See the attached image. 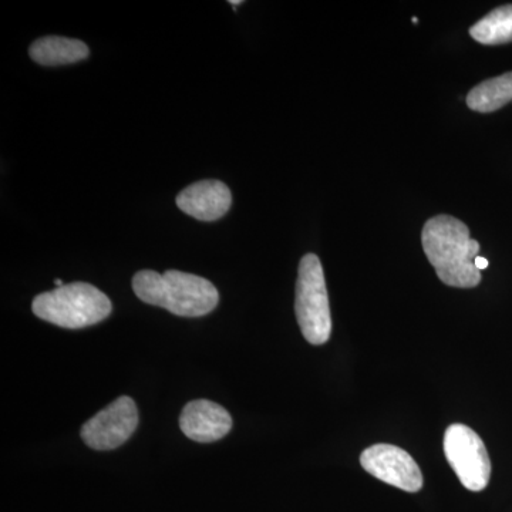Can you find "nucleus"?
I'll use <instances>...</instances> for the list:
<instances>
[{"instance_id": "1a4fd4ad", "label": "nucleus", "mask_w": 512, "mask_h": 512, "mask_svg": "<svg viewBox=\"0 0 512 512\" xmlns=\"http://www.w3.org/2000/svg\"><path fill=\"white\" fill-rule=\"evenodd\" d=\"M180 427L185 436L197 443H214L232 429L231 414L210 400H194L184 407Z\"/></svg>"}, {"instance_id": "423d86ee", "label": "nucleus", "mask_w": 512, "mask_h": 512, "mask_svg": "<svg viewBox=\"0 0 512 512\" xmlns=\"http://www.w3.org/2000/svg\"><path fill=\"white\" fill-rule=\"evenodd\" d=\"M138 410L131 397L121 396L86 421L82 439L93 450L107 451L123 446L136 431Z\"/></svg>"}, {"instance_id": "0eeeda50", "label": "nucleus", "mask_w": 512, "mask_h": 512, "mask_svg": "<svg viewBox=\"0 0 512 512\" xmlns=\"http://www.w3.org/2000/svg\"><path fill=\"white\" fill-rule=\"evenodd\" d=\"M360 464L377 480L407 493H417L423 488L420 467L403 448L392 444H375L363 451Z\"/></svg>"}, {"instance_id": "6e6552de", "label": "nucleus", "mask_w": 512, "mask_h": 512, "mask_svg": "<svg viewBox=\"0 0 512 512\" xmlns=\"http://www.w3.org/2000/svg\"><path fill=\"white\" fill-rule=\"evenodd\" d=\"M178 208L198 221L220 220L232 205L228 185L218 180L198 181L188 185L175 198Z\"/></svg>"}, {"instance_id": "39448f33", "label": "nucleus", "mask_w": 512, "mask_h": 512, "mask_svg": "<svg viewBox=\"0 0 512 512\" xmlns=\"http://www.w3.org/2000/svg\"><path fill=\"white\" fill-rule=\"evenodd\" d=\"M444 454L460 483L470 491H483L490 483L491 461L476 431L451 424L444 434Z\"/></svg>"}, {"instance_id": "f8f14e48", "label": "nucleus", "mask_w": 512, "mask_h": 512, "mask_svg": "<svg viewBox=\"0 0 512 512\" xmlns=\"http://www.w3.org/2000/svg\"><path fill=\"white\" fill-rule=\"evenodd\" d=\"M470 35L481 45L497 46L512 42V5L501 6L471 26Z\"/></svg>"}, {"instance_id": "f03ea898", "label": "nucleus", "mask_w": 512, "mask_h": 512, "mask_svg": "<svg viewBox=\"0 0 512 512\" xmlns=\"http://www.w3.org/2000/svg\"><path fill=\"white\" fill-rule=\"evenodd\" d=\"M133 289L147 305L160 306L183 318H200L217 308L220 293L208 279L187 272L140 271L134 275Z\"/></svg>"}, {"instance_id": "20e7f679", "label": "nucleus", "mask_w": 512, "mask_h": 512, "mask_svg": "<svg viewBox=\"0 0 512 512\" xmlns=\"http://www.w3.org/2000/svg\"><path fill=\"white\" fill-rule=\"evenodd\" d=\"M295 312L303 338L311 345H325L332 333L328 289L320 259L303 256L296 282Z\"/></svg>"}, {"instance_id": "ddd939ff", "label": "nucleus", "mask_w": 512, "mask_h": 512, "mask_svg": "<svg viewBox=\"0 0 512 512\" xmlns=\"http://www.w3.org/2000/svg\"><path fill=\"white\" fill-rule=\"evenodd\" d=\"M474 264H476L478 271H483V269L488 268V261L487 259L483 258V256H477Z\"/></svg>"}, {"instance_id": "9b49d317", "label": "nucleus", "mask_w": 512, "mask_h": 512, "mask_svg": "<svg viewBox=\"0 0 512 512\" xmlns=\"http://www.w3.org/2000/svg\"><path fill=\"white\" fill-rule=\"evenodd\" d=\"M512 101V72L474 87L467 96V106L478 113H494Z\"/></svg>"}, {"instance_id": "4468645a", "label": "nucleus", "mask_w": 512, "mask_h": 512, "mask_svg": "<svg viewBox=\"0 0 512 512\" xmlns=\"http://www.w3.org/2000/svg\"><path fill=\"white\" fill-rule=\"evenodd\" d=\"M55 285L57 288H62L64 286L62 279H55Z\"/></svg>"}, {"instance_id": "7ed1b4c3", "label": "nucleus", "mask_w": 512, "mask_h": 512, "mask_svg": "<svg viewBox=\"0 0 512 512\" xmlns=\"http://www.w3.org/2000/svg\"><path fill=\"white\" fill-rule=\"evenodd\" d=\"M110 299L96 286L74 282L43 292L33 299L32 311L37 318L64 329H83L109 318Z\"/></svg>"}, {"instance_id": "2eb2a0df", "label": "nucleus", "mask_w": 512, "mask_h": 512, "mask_svg": "<svg viewBox=\"0 0 512 512\" xmlns=\"http://www.w3.org/2000/svg\"><path fill=\"white\" fill-rule=\"evenodd\" d=\"M229 3H231V5L237 6V5H242V3H244V2H234V0H232V2H229Z\"/></svg>"}, {"instance_id": "9d476101", "label": "nucleus", "mask_w": 512, "mask_h": 512, "mask_svg": "<svg viewBox=\"0 0 512 512\" xmlns=\"http://www.w3.org/2000/svg\"><path fill=\"white\" fill-rule=\"evenodd\" d=\"M89 47L79 39L62 36L40 37L29 47V55L42 66H62L89 57Z\"/></svg>"}, {"instance_id": "f257e3e1", "label": "nucleus", "mask_w": 512, "mask_h": 512, "mask_svg": "<svg viewBox=\"0 0 512 512\" xmlns=\"http://www.w3.org/2000/svg\"><path fill=\"white\" fill-rule=\"evenodd\" d=\"M421 244L443 284L463 289L480 285L481 271L474 264L480 244L464 222L451 215L431 218L421 232Z\"/></svg>"}]
</instances>
